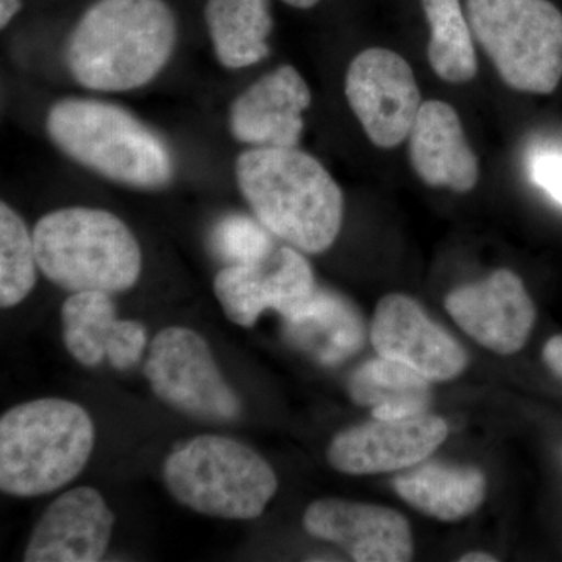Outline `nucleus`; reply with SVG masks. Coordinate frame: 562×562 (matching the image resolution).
Returning <instances> with one entry per match:
<instances>
[{
  "instance_id": "obj_1",
  "label": "nucleus",
  "mask_w": 562,
  "mask_h": 562,
  "mask_svg": "<svg viewBox=\"0 0 562 562\" xmlns=\"http://www.w3.org/2000/svg\"><path fill=\"white\" fill-rule=\"evenodd\" d=\"M177 38V18L165 0H98L69 33L65 61L87 90H138L171 61Z\"/></svg>"
},
{
  "instance_id": "obj_2",
  "label": "nucleus",
  "mask_w": 562,
  "mask_h": 562,
  "mask_svg": "<svg viewBox=\"0 0 562 562\" xmlns=\"http://www.w3.org/2000/svg\"><path fill=\"white\" fill-rule=\"evenodd\" d=\"M235 177L254 216L281 241L322 254L338 238L342 191L313 155L297 147H250L236 158Z\"/></svg>"
},
{
  "instance_id": "obj_3",
  "label": "nucleus",
  "mask_w": 562,
  "mask_h": 562,
  "mask_svg": "<svg viewBox=\"0 0 562 562\" xmlns=\"http://www.w3.org/2000/svg\"><path fill=\"white\" fill-rule=\"evenodd\" d=\"M44 127L61 154L102 179L154 191L169 187L176 177L166 140L114 103L60 99L47 111Z\"/></svg>"
},
{
  "instance_id": "obj_4",
  "label": "nucleus",
  "mask_w": 562,
  "mask_h": 562,
  "mask_svg": "<svg viewBox=\"0 0 562 562\" xmlns=\"http://www.w3.org/2000/svg\"><path fill=\"white\" fill-rule=\"evenodd\" d=\"M95 430L79 403L38 398L0 419V490L31 498L61 490L80 475L94 450Z\"/></svg>"
},
{
  "instance_id": "obj_5",
  "label": "nucleus",
  "mask_w": 562,
  "mask_h": 562,
  "mask_svg": "<svg viewBox=\"0 0 562 562\" xmlns=\"http://www.w3.org/2000/svg\"><path fill=\"white\" fill-rule=\"evenodd\" d=\"M32 235L40 271L69 292L117 294L132 290L143 271L138 239L106 210L52 211L36 222Z\"/></svg>"
},
{
  "instance_id": "obj_6",
  "label": "nucleus",
  "mask_w": 562,
  "mask_h": 562,
  "mask_svg": "<svg viewBox=\"0 0 562 562\" xmlns=\"http://www.w3.org/2000/svg\"><path fill=\"white\" fill-rule=\"evenodd\" d=\"M162 480L180 505L225 520L257 519L279 490L261 454L217 435L195 436L176 447L162 465Z\"/></svg>"
},
{
  "instance_id": "obj_7",
  "label": "nucleus",
  "mask_w": 562,
  "mask_h": 562,
  "mask_svg": "<svg viewBox=\"0 0 562 562\" xmlns=\"http://www.w3.org/2000/svg\"><path fill=\"white\" fill-rule=\"evenodd\" d=\"M469 24L503 81L552 94L562 79V13L550 0H468Z\"/></svg>"
},
{
  "instance_id": "obj_8",
  "label": "nucleus",
  "mask_w": 562,
  "mask_h": 562,
  "mask_svg": "<svg viewBox=\"0 0 562 562\" xmlns=\"http://www.w3.org/2000/svg\"><path fill=\"white\" fill-rule=\"evenodd\" d=\"M144 375L165 405L192 419L232 422L241 416V401L222 376L209 342L191 328L158 333Z\"/></svg>"
},
{
  "instance_id": "obj_9",
  "label": "nucleus",
  "mask_w": 562,
  "mask_h": 562,
  "mask_svg": "<svg viewBox=\"0 0 562 562\" xmlns=\"http://www.w3.org/2000/svg\"><path fill=\"white\" fill-rule=\"evenodd\" d=\"M346 98L368 138L382 149L408 138L422 106L412 66L382 47L362 50L351 60Z\"/></svg>"
},
{
  "instance_id": "obj_10",
  "label": "nucleus",
  "mask_w": 562,
  "mask_h": 562,
  "mask_svg": "<svg viewBox=\"0 0 562 562\" xmlns=\"http://www.w3.org/2000/svg\"><path fill=\"white\" fill-rule=\"evenodd\" d=\"M316 288L312 266L290 244L276 247L262 260L227 266L214 279V294L225 316L244 328L254 327L266 310L291 319Z\"/></svg>"
},
{
  "instance_id": "obj_11",
  "label": "nucleus",
  "mask_w": 562,
  "mask_h": 562,
  "mask_svg": "<svg viewBox=\"0 0 562 562\" xmlns=\"http://www.w3.org/2000/svg\"><path fill=\"white\" fill-rule=\"evenodd\" d=\"M447 435L446 420L428 413L401 419L373 417L336 435L327 460L349 475L401 471L427 460Z\"/></svg>"
},
{
  "instance_id": "obj_12",
  "label": "nucleus",
  "mask_w": 562,
  "mask_h": 562,
  "mask_svg": "<svg viewBox=\"0 0 562 562\" xmlns=\"http://www.w3.org/2000/svg\"><path fill=\"white\" fill-rule=\"evenodd\" d=\"M371 341L379 357L402 362L430 382L457 379L468 366L460 342L403 294H390L379 302Z\"/></svg>"
},
{
  "instance_id": "obj_13",
  "label": "nucleus",
  "mask_w": 562,
  "mask_h": 562,
  "mask_svg": "<svg viewBox=\"0 0 562 562\" xmlns=\"http://www.w3.org/2000/svg\"><path fill=\"white\" fill-rule=\"evenodd\" d=\"M446 308L480 346L513 355L525 346L535 327L536 310L522 280L508 269L450 292Z\"/></svg>"
},
{
  "instance_id": "obj_14",
  "label": "nucleus",
  "mask_w": 562,
  "mask_h": 562,
  "mask_svg": "<svg viewBox=\"0 0 562 562\" xmlns=\"http://www.w3.org/2000/svg\"><path fill=\"white\" fill-rule=\"evenodd\" d=\"M313 538L341 547L358 562H405L413 558L412 527L401 513L386 506L322 498L303 516Z\"/></svg>"
},
{
  "instance_id": "obj_15",
  "label": "nucleus",
  "mask_w": 562,
  "mask_h": 562,
  "mask_svg": "<svg viewBox=\"0 0 562 562\" xmlns=\"http://www.w3.org/2000/svg\"><path fill=\"white\" fill-rule=\"evenodd\" d=\"M312 91L297 69L279 66L233 99L228 131L250 147H297Z\"/></svg>"
},
{
  "instance_id": "obj_16",
  "label": "nucleus",
  "mask_w": 562,
  "mask_h": 562,
  "mask_svg": "<svg viewBox=\"0 0 562 562\" xmlns=\"http://www.w3.org/2000/svg\"><path fill=\"white\" fill-rule=\"evenodd\" d=\"M116 517L101 492L74 487L49 508L33 528L25 562H98L109 550Z\"/></svg>"
},
{
  "instance_id": "obj_17",
  "label": "nucleus",
  "mask_w": 562,
  "mask_h": 562,
  "mask_svg": "<svg viewBox=\"0 0 562 562\" xmlns=\"http://www.w3.org/2000/svg\"><path fill=\"white\" fill-rule=\"evenodd\" d=\"M110 295L72 292L61 306L63 341L85 368H98L109 360L111 368L125 371L143 358L147 330L138 321L117 319Z\"/></svg>"
},
{
  "instance_id": "obj_18",
  "label": "nucleus",
  "mask_w": 562,
  "mask_h": 562,
  "mask_svg": "<svg viewBox=\"0 0 562 562\" xmlns=\"http://www.w3.org/2000/svg\"><path fill=\"white\" fill-rule=\"evenodd\" d=\"M408 139L413 168L422 181L457 192L475 188L479 158L452 105L441 101L422 103Z\"/></svg>"
},
{
  "instance_id": "obj_19",
  "label": "nucleus",
  "mask_w": 562,
  "mask_h": 562,
  "mask_svg": "<svg viewBox=\"0 0 562 562\" xmlns=\"http://www.w3.org/2000/svg\"><path fill=\"white\" fill-rule=\"evenodd\" d=\"M288 341L322 366L349 360L364 346L361 314L338 292L316 288L308 303L284 319Z\"/></svg>"
},
{
  "instance_id": "obj_20",
  "label": "nucleus",
  "mask_w": 562,
  "mask_h": 562,
  "mask_svg": "<svg viewBox=\"0 0 562 562\" xmlns=\"http://www.w3.org/2000/svg\"><path fill=\"white\" fill-rule=\"evenodd\" d=\"M394 490L413 508L454 522L480 508L486 497V479L475 468L430 462L397 476Z\"/></svg>"
},
{
  "instance_id": "obj_21",
  "label": "nucleus",
  "mask_w": 562,
  "mask_h": 562,
  "mask_svg": "<svg viewBox=\"0 0 562 562\" xmlns=\"http://www.w3.org/2000/svg\"><path fill=\"white\" fill-rule=\"evenodd\" d=\"M205 22L214 55L224 68H249L271 50V0H206Z\"/></svg>"
},
{
  "instance_id": "obj_22",
  "label": "nucleus",
  "mask_w": 562,
  "mask_h": 562,
  "mask_svg": "<svg viewBox=\"0 0 562 562\" xmlns=\"http://www.w3.org/2000/svg\"><path fill=\"white\" fill-rule=\"evenodd\" d=\"M430 383L408 366L379 357L351 373L347 387L351 401L371 408L373 417L401 419L427 413L431 402Z\"/></svg>"
},
{
  "instance_id": "obj_23",
  "label": "nucleus",
  "mask_w": 562,
  "mask_h": 562,
  "mask_svg": "<svg viewBox=\"0 0 562 562\" xmlns=\"http://www.w3.org/2000/svg\"><path fill=\"white\" fill-rule=\"evenodd\" d=\"M422 7L430 25L428 61L436 76L450 83L471 81L479 60L460 0H422Z\"/></svg>"
},
{
  "instance_id": "obj_24",
  "label": "nucleus",
  "mask_w": 562,
  "mask_h": 562,
  "mask_svg": "<svg viewBox=\"0 0 562 562\" xmlns=\"http://www.w3.org/2000/svg\"><path fill=\"white\" fill-rule=\"evenodd\" d=\"M35 243L27 224L9 203H0V306L20 305L36 284Z\"/></svg>"
},
{
  "instance_id": "obj_25",
  "label": "nucleus",
  "mask_w": 562,
  "mask_h": 562,
  "mask_svg": "<svg viewBox=\"0 0 562 562\" xmlns=\"http://www.w3.org/2000/svg\"><path fill=\"white\" fill-rule=\"evenodd\" d=\"M271 235L257 217L228 214L214 227L211 244L227 266L247 265L262 260L276 249Z\"/></svg>"
},
{
  "instance_id": "obj_26",
  "label": "nucleus",
  "mask_w": 562,
  "mask_h": 562,
  "mask_svg": "<svg viewBox=\"0 0 562 562\" xmlns=\"http://www.w3.org/2000/svg\"><path fill=\"white\" fill-rule=\"evenodd\" d=\"M531 181L562 206V151L539 149L528 158Z\"/></svg>"
},
{
  "instance_id": "obj_27",
  "label": "nucleus",
  "mask_w": 562,
  "mask_h": 562,
  "mask_svg": "<svg viewBox=\"0 0 562 562\" xmlns=\"http://www.w3.org/2000/svg\"><path fill=\"white\" fill-rule=\"evenodd\" d=\"M543 361L558 376H562V335L553 336L543 347Z\"/></svg>"
},
{
  "instance_id": "obj_28",
  "label": "nucleus",
  "mask_w": 562,
  "mask_h": 562,
  "mask_svg": "<svg viewBox=\"0 0 562 562\" xmlns=\"http://www.w3.org/2000/svg\"><path fill=\"white\" fill-rule=\"evenodd\" d=\"M22 9V0H0V29H5Z\"/></svg>"
},
{
  "instance_id": "obj_29",
  "label": "nucleus",
  "mask_w": 562,
  "mask_h": 562,
  "mask_svg": "<svg viewBox=\"0 0 562 562\" xmlns=\"http://www.w3.org/2000/svg\"><path fill=\"white\" fill-rule=\"evenodd\" d=\"M461 562H494L498 561L497 558L492 557L490 553L483 552H471L465 553L464 557H461Z\"/></svg>"
},
{
  "instance_id": "obj_30",
  "label": "nucleus",
  "mask_w": 562,
  "mask_h": 562,
  "mask_svg": "<svg viewBox=\"0 0 562 562\" xmlns=\"http://www.w3.org/2000/svg\"><path fill=\"white\" fill-rule=\"evenodd\" d=\"M283 2L288 3L290 7H294V9L308 10L313 9L314 5H317L321 0H283Z\"/></svg>"
}]
</instances>
